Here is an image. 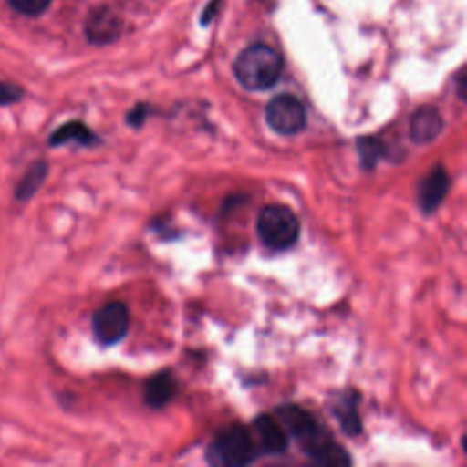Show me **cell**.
Instances as JSON below:
<instances>
[{"mask_svg":"<svg viewBox=\"0 0 467 467\" xmlns=\"http://www.w3.org/2000/svg\"><path fill=\"white\" fill-rule=\"evenodd\" d=\"M275 414L286 434L301 445L312 462L321 465H348L352 462L332 434L305 409L297 405H283L275 410Z\"/></svg>","mask_w":467,"mask_h":467,"instance_id":"cell-1","label":"cell"},{"mask_svg":"<svg viewBox=\"0 0 467 467\" xmlns=\"http://www.w3.org/2000/svg\"><path fill=\"white\" fill-rule=\"evenodd\" d=\"M281 71L283 57L266 44H252L244 47L234 62L237 82L250 91L270 89L279 80Z\"/></svg>","mask_w":467,"mask_h":467,"instance_id":"cell-2","label":"cell"},{"mask_svg":"<svg viewBox=\"0 0 467 467\" xmlns=\"http://www.w3.org/2000/svg\"><path fill=\"white\" fill-rule=\"evenodd\" d=\"M259 454V447L248 429L239 423H232L221 429L208 445V462L213 465L241 467L252 463Z\"/></svg>","mask_w":467,"mask_h":467,"instance_id":"cell-3","label":"cell"},{"mask_svg":"<svg viewBox=\"0 0 467 467\" xmlns=\"http://www.w3.org/2000/svg\"><path fill=\"white\" fill-rule=\"evenodd\" d=\"M257 235L270 250L292 248L301 234L297 215L283 204H268L257 215Z\"/></svg>","mask_w":467,"mask_h":467,"instance_id":"cell-4","label":"cell"},{"mask_svg":"<svg viewBox=\"0 0 467 467\" xmlns=\"http://www.w3.org/2000/svg\"><path fill=\"white\" fill-rule=\"evenodd\" d=\"M265 119L279 135H296L306 126L305 106L290 93H281L270 99L265 108Z\"/></svg>","mask_w":467,"mask_h":467,"instance_id":"cell-5","label":"cell"},{"mask_svg":"<svg viewBox=\"0 0 467 467\" xmlns=\"http://www.w3.org/2000/svg\"><path fill=\"white\" fill-rule=\"evenodd\" d=\"M130 328V312L124 303L109 301L99 306L91 316V330L95 339L104 345L119 343Z\"/></svg>","mask_w":467,"mask_h":467,"instance_id":"cell-6","label":"cell"},{"mask_svg":"<svg viewBox=\"0 0 467 467\" xmlns=\"http://www.w3.org/2000/svg\"><path fill=\"white\" fill-rule=\"evenodd\" d=\"M451 186V179L449 173L445 171V168L441 164L434 166L421 181L418 186V204L421 208V212L431 213L434 212L440 202L443 201V197L447 195Z\"/></svg>","mask_w":467,"mask_h":467,"instance_id":"cell-7","label":"cell"},{"mask_svg":"<svg viewBox=\"0 0 467 467\" xmlns=\"http://www.w3.org/2000/svg\"><path fill=\"white\" fill-rule=\"evenodd\" d=\"M84 31L89 42L99 46L109 44L120 33V20L109 7H97L88 15Z\"/></svg>","mask_w":467,"mask_h":467,"instance_id":"cell-8","label":"cell"},{"mask_svg":"<svg viewBox=\"0 0 467 467\" xmlns=\"http://www.w3.org/2000/svg\"><path fill=\"white\" fill-rule=\"evenodd\" d=\"M254 429L257 432V447L266 454H281L288 447V434L281 421L272 414H259L254 420Z\"/></svg>","mask_w":467,"mask_h":467,"instance_id":"cell-9","label":"cell"},{"mask_svg":"<svg viewBox=\"0 0 467 467\" xmlns=\"http://www.w3.org/2000/svg\"><path fill=\"white\" fill-rule=\"evenodd\" d=\"M441 128H443V119H441V113L438 111V108L420 106L410 117L409 133L414 142L427 144L440 135Z\"/></svg>","mask_w":467,"mask_h":467,"instance_id":"cell-10","label":"cell"},{"mask_svg":"<svg viewBox=\"0 0 467 467\" xmlns=\"http://www.w3.org/2000/svg\"><path fill=\"white\" fill-rule=\"evenodd\" d=\"M177 392V381L170 370L157 372L144 385V401L151 409H162L173 400Z\"/></svg>","mask_w":467,"mask_h":467,"instance_id":"cell-11","label":"cell"},{"mask_svg":"<svg viewBox=\"0 0 467 467\" xmlns=\"http://www.w3.org/2000/svg\"><path fill=\"white\" fill-rule=\"evenodd\" d=\"M71 140L80 146H93L99 142V137L82 120H67L53 130V133L47 137V144L51 148H58Z\"/></svg>","mask_w":467,"mask_h":467,"instance_id":"cell-12","label":"cell"},{"mask_svg":"<svg viewBox=\"0 0 467 467\" xmlns=\"http://www.w3.org/2000/svg\"><path fill=\"white\" fill-rule=\"evenodd\" d=\"M47 173H49V164L44 159L33 161L15 186V201L27 202L46 182Z\"/></svg>","mask_w":467,"mask_h":467,"instance_id":"cell-13","label":"cell"},{"mask_svg":"<svg viewBox=\"0 0 467 467\" xmlns=\"http://www.w3.org/2000/svg\"><path fill=\"white\" fill-rule=\"evenodd\" d=\"M358 396L350 394L347 396L343 401H339L334 409V414L337 416L339 423H341V429L345 434H359L361 432V420H359V414H358Z\"/></svg>","mask_w":467,"mask_h":467,"instance_id":"cell-14","label":"cell"},{"mask_svg":"<svg viewBox=\"0 0 467 467\" xmlns=\"http://www.w3.org/2000/svg\"><path fill=\"white\" fill-rule=\"evenodd\" d=\"M358 153L361 166L365 170H372L376 162L385 153V144L378 137H359L358 139Z\"/></svg>","mask_w":467,"mask_h":467,"instance_id":"cell-15","label":"cell"},{"mask_svg":"<svg viewBox=\"0 0 467 467\" xmlns=\"http://www.w3.org/2000/svg\"><path fill=\"white\" fill-rule=\"evenodd\" d=\"M7 2L15 11L26 15V16H38L51 4V0H7Z\"/></svg>","mask_w":467,"mask_h":467,"instance_id":"cell-16","label":"cell"},{"mask_svg":"<svg viewBox=\"0 0 467 467\" xmlns=\"http://www.w3.org/2000/svg\"><path fill=\"white\" fill-rule=\"evenodd\" d=\"M24 97V88L15 84V82H7V80H0V108L4 106H13L16 104L20 99Z\"/></svg>","mask_w":467,"mask_h":467,"instance_id":"cell-17","label":"cell"},{"mask_svg":"<svg viewBox=\"0 0 467 467\" xmlns=\"http://www.w3.org/2000/svg\"><path fill=\"white\" fill-rule=\"evenodd\" d=\"M144 119H146V106H142V104H139V106H135L130 113H128V119H126V122L130 124V126H135V128H139L142 122H144Z\"/></svg>","mask_w":467,"mask_h":467,"instance_id":"cell-18","label":"cell"}]
</instances>
